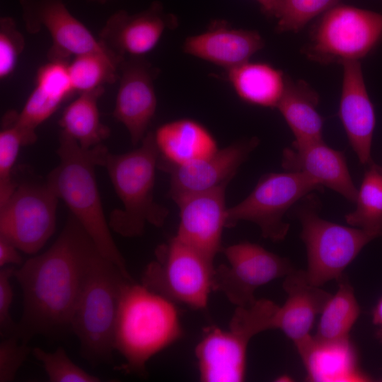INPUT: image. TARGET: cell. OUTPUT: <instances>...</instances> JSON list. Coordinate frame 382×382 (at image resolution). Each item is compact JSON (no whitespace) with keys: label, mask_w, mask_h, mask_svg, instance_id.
<instances>
[{"label":"cell","mask_w":382,"mask_h":382,"mask_svg":"<svg viewBox=\"0 0 382 382\" xmlns=\"http://www.w3.org/2000/svg\"><path fill=\"white\" fill-rule=\"evenodd\" d=\"M100 253L70 214L49 249L14 270L23 297V314L14 335L28 343L34 336L58 335L70 328L91 266Z\"/></svg>","instance_id":"obj_1"},{"label":"cell","mask_w":382,"mask_h":382,"mask_svg":"<svg viewBox=\"0 0 382 382\" xmlns=\"http://www.w3.org/2000/svg\"><path fill=\"white\" fill-rule=\"evenodd\" d=\"M107 151L103 144L83 149L61 131L57 151L59 164L48 174L47 183L67 205L101 253L132 278L110 233L96 181V168L102 166Z\"/></svg>","instance_id":"obj_2"},{"label":"cell","mask_w":382,"mask_h":382,"mask_svg":"<svg viewBox=\"0 0 382 382\" xmlns=\"http://www.w3.org/2000/svg\"><path fill=\"white\" fill-rule=\"evenodd\" d=\"M182 335L175 303L142 284L128 282L122 289L114 332V348L125 359L127 372L144 373L156 354Z\"/></svg>","instance_id":"obj_3"},{"label":"cell","mask_w":382,"mask_h":382,"mask_svg":"<svg viewBox=\"0 0 382 382\" xmlns=\"http://www.w3.org/2000/svg\"><path fill=\"white\" fill-rule=\"evenodd\" d=\"M158 159L153 132H148L133 151L121 154L108 151L105 155L101 166L106 168L122 204V209L111 212L108 224L122 236H140L146 224L160 227L168 215V209L154 198Z\"/></svg>","instance_id":"obj_4"},{"label":"cell","mask_w":382,"mask_h":382,"mask_svg":"<svg viewBox=\"0 0 382 382\" xmlns=\"http://www.w3.org/2000/svg\"><path fill=\"white\" fill-rule=\"evenodd\" d=\"M128 282L134 279L103 254L97 256L70 325L79 340L81 355L92 365L111 362L120 296Z\"/></svg>","instance_id":"obj_5"},{"label":"cell","mask_w":382,"mask_h":382,"mask_svg":"<svg viewBox=\"0 0 382 382\" xmlns=\"http://www.w3.org/2000/svg\"><path fill=\"white\" fill-rule=\"evenodd\" d=\"M279 306L262 299L236 306L228 329L207 328L195 347L199 379L203 382H241L245 376L250 340L274 329Z\"/></svg>","instance_id":"obj_6"},{"label":"cell","mask_w":382,"mask_h":382,"mask_svg":"<svg viewBox=\"0 0 382 382\" xmlns=\"http://www.w3.org/2000/svg\"><path fill=\"white\" fill-rule=\"evenodd\" d=\"M381 39V13L338 4L313 25L303 53L320 64H342L360 61Z\"/></svg>","instance_id":"obj_7"},{"label":"cell","mask_w":382,"mask_h":382,"mask_svg":"<svg viewBox=\"0 0 382 382\" xmlns=\"http://www.w3.org/2000/svg\"><path fill=\"white\" fill-rule=\"evenodd\" d=\"M214 270L213 260L174 236L157 247L141 284L174 303L202 310L213 291Z\"/></svg>","instance_id":"obj_8"},{"label":"cell","mask_w":382,"mask_h":382,"mask_svg":"<svg viewBox=\"0 0 382 382\" xmlns=\"http://www.w3.org/2000/svg\"><path fill=\"white\" fill-rule=\"evenodd\" d=\"M302 230L301 238L307 252L308 281L321 286L344 276V271L363 248L380 236L361 228L337 224L319 216L311 205L297 212Z\"/></svg>","instance_id":"obj_9"},{"label":"cell","mask_w":382,"mask_h":382,"mask_svg":"<svg viewBox=\"0 0 382 382\" xmlns=\"http://www.w3.org/2000/svg\"><path fill=\"white\" fill-rule=\"evenodd\" d=\"M313 178L300 172L271 173L263 175L253 191L243 201L228 207L226 228L241 221L255 224L265 238L274 242L286 236L289 224L286 212L311 192L320 188Z\"/></svg>","instance_id":"obj_10"},{"label":"cell","mask_w":382,"mask_h":382,"mask_svg":"<svg viewBox=\"0 0 382 382\" xmlns=\"http://www.w3.org/2000/svg\"><path fill=\"white\" fill-rule=\"evenodd\" d=\"M58 199L47 181L16 183L0 204V236L21 251L35 254L55 231Z\"/></svg>","instance_id":"obj_11"},{"label":"cell","mask_w":382,"mask_h":382,"mask_svg":"<svg viewBox=\"0 0 382 382\" xmlns=\"http://www.w3.org/2000/svg\"><path fill=\"white\" fill-rule=\"evenodd\" d=\"M222 251L228 265L215 268L213 291H221L236 306L253 303L259 287L284 277L294 268L286 258L248 241L229 245Z\"/></svg>","instance_id":"obj_12"},{"label":"cell","mask_w":382,"mask_h":382,"mask_svg":"<svg viewBox=\"0 0 382 382\" xmlns=\"http://www.w3.org/2000/svg\"><path fill=\"white\" fill-rule=\"evenodd\" d=\"M27 31L45 28L52 38L49 61H69L71 57L99 52L120 57L96 39L89 29L69 11L63 0H20Z\"/></svg>","instance_id":"obj_13"},{"label":"cell","mask_w":382,"mask_h":382,"mask_svg":"<svg viewBox=\"0 0 382 382\" xmlns=\"http://www.w3.org/2000/svg\"><path fill=\"white\" fill-rule=\"evenodd\" d=\"M178 19L159 1L135 13L120 10L112 14L99 33V40L120 57H144L158 45L166 30L178 26Z\"/></svg>","instance_id":"obj_14"},{"label":"cell","mask_w":382,"mask_h":382,"mask_svg":"<svg viewBox=\"0 0 382 382\" xmlns=\"http://www.w3.org/2000/svg\"><path fill=\"white\" fill-rule=\"evenodd\" d=\"M158 73L144 57L125 58L120 64L113 116L127 129L134 145L141 142L156 112L154 81Z\"/></svg>","instance_id":"obj_15"},{"label":"cell","mask_w":382,"mask_h":382,"mask_svg":"<svg viewBox=\"0 0 382 382\" xmlns=\"http://www.w3.org/2000/svg\"><path fill=\"white\" fill-rule=\"evenodd\" d=\"M228 185L173 199L178 207L180 217L175 238L213 260L223 249L221 237L226 228L225 194Z\"/></svg>","instance_id":"obj_16"},{"label":"cell","mask_w":382,"mask_h":382,"mask_svg":"<svg viewBox=\"0 0 382 382\" xmlns=\"http://www.w3.org/2000/svg\"><path fill=\"white\" fill-rule=\"evenodd\" d=\"M258 143L255 137L240 140L203 159L182 166H159L170 175L169 196L173 199L229 183Z\"/></svg>","instance_id":"obj_17"},{"label":"cell","mask_w":382,"mask_h":382,"mask_svg":"<svg viewBox=\"0 0 382 382\" xmlns=\"http://www.w3.org/2000/svg\"><path fill=\"white\" fill-rule=\"evenodd\" d=\"M338 115L361 163H373L371 151L376 116L365 86L360 61L344 62Z\"/></svg>","instance_id":"obj_18"},{"label":"cell","mask_w":382,"mask_h":382,"mask_svg":"<svg viewBox=\"0 0 382 382\" xmlns=\"http://www.w3.org/2000/svg\"><path fill=\"white\" fill-rule=\"evenodd\" d=\"M264 45L258 32L234 28L225 21L216 20L206 30L187 37L183 50L228 71L250 61Z\"/></svg>","instance_id":"obj_19"},{"label":"cell","mask_w":382,"mask_h":382,"mask_svg":"<svg viewBox=\"0 0 382 382\" xmlns=\"http://www.w3.org/2000/svg\"><path fill=\"white\" fill-rule=\"evenodd\" d=\"M282 166L289 172H300L313 178L320 186L338 192L355 202L358 190L349 173L345 156L323 140L296 142L284 149Z\"/></svg>","instance_id":"obj_20"},{"label":"cell","mask_w":382,"mask_h":382,"mask_svg":"<svg viewBox=\"0 0 382 382\" xmlns=\"http://www.w3.org/2000/svg\"><path fill=\"white\" fill-rule=\"evenodd\" d=\"M282 286L286 299L279 306L274 329L282 330L296 347L311 336L316 318L332 294L311 283L306 271L295 268L284 277Z\"/></svg>","instance_id":"obj_21"},{"label":"cell","mask_w":382,"mask_h":382,"mask_svg":"<svg viewBox=\"0 0 382 382\" xmlns=\"http://www.w3.org/2000/svg\"><path fill=\"white\" fill-rule=\"evenodd\" d=\"M296 347L309 381L352 382L371 379L361 369L357 352L349 337L324 341L311 335Z\"/></svg>","instance_id":"obj_22"},{"label":"cell","mask_w":382,"mask_h":382,"mask_svg":"<svg viewBox=\"0 0 382 382\" xmlns=\"http://www.w3.org/2000/svg\"><path fill=\"white\" fill-rule=\"evenodd\" d=\"M161 166H182L214 154L219 149L209 131L189 118L161 125L154 132Z\"/></svg>","instance_id":"obj_23"},{"label":"cell","mask_w":382,"mask_h":382,"mask_svg":"<svg viewBox=\"0 0 382 382\" xmlns=\"http://www.w3.org/2000/svg\"><path fill=\"white\" fill-rule=\"evenodd\" d=\"M318 93L306 81L286 77L277 108L294 136V141L323 140V119L317 110Z\"/></svg>","instance_id":"obj_24"},{"label":"cell","mask_w":382,"mask_h":382,"mask_svg":"<svg viewBox=\"0 0 382 382\" xmlns=\"http://www.w3.org/2000/svg\"><path fill=\"white\" fill-rule=\"evenodd\" d=\"M284 73L264 62H246L227 71V79L244 102L276 108L284 91Z\"/></svg>","instance_id":"obj_25"},{"label":"cell","mask_w":382,"mask_h":382,"mask_svg":"<svg viewBox=\"0 0 382 382\" xmlns=\"http://www.w3.org/2000/svg\"><path fill=\"white\" fill-rule=\"evenodd\" d=\"M104 91V87H100L79 93L64 109L59 120L61 131L83 149L101 144L110 135V129L100 120L98 107Z\"/></svg>","instance_id":"obj_26"},{"label":"cell","mask_w":382,"mask_h":382,"mask_svg":"<svg viewBox=\"0 0 382 382\" xmlns=\"http://www.w3.org/2000/svg\"><path fill=\"white\" fill-rule=\"evenodd\" d=\"M336 293L323 308L314 337L320 340L333 341L349 337V332L360 315V306L353 287L345 278L339 280Z\"/></svg>","instance_id":"obj_27"},{"label":"cell","mask_w":382,"mask_h":382,"mask_svg":"<svg viewBox=\"0 0 382 382\" xmlns=\"http://www.w3.org/2000/svg\"><path fill=\"white\" fill-rule=\"evenodd\" d=\"M357 192L356 209L345 216L351 226L382 235V168L369 165Z\"/></svg>","instance_id":"obj_28"},{"label":"cell","mask_w":382,"mask_h":382,"mask_svg":"<svg viewBox=\"0 0 382 382\" xmlns=\"http://www.w3.org/2000/svg\"><path fill=\"white\" fill-rule=\"evenodd\" d=\"M123 59L99 52L74 57L68 71L74 92H88L116 82Z\"/></svg>","instance_id":"obj_29"},{"label":"cell","mask_w":382,"mask_h":382,"mask_svg":"<svg viewBox=\"0 0 382 382\" xmlns=\"http://www.w3.org/2000/svg\"><path fill=\"white\" fill-rule=\"evenodd\" d=\"M14 110L4 116L0 132V204L11 195L16 186L12 170L22 146L37 140L36 132L21 127L16 121Z\"/></svg>","instance_id":"obj_30"},{"label":"cell","mask_w":382,"mask_h":382,"mask_svg":"<svg viewBox=\"0 0 382 382\" xmlns=\"http://www.w3.org/2000/svg\"><path fill=\"white\" fill-rule=\"evenodd\" d=\"M35 87L16 114L17 122L23 128L35 132L70 95L59 86L45 80L36 79Z\"/></svg>","instance_id":"obj_31"},{"label":"cell","mask_w":382,"mask_h":382,"mask_svg":"<svg viewBox=\"0 0 382 382\" xmlns=\"http://www.w3.org/2000/svg\"><path fill=\"white\" fill-rule=\"evenodd\" d=\"M340 0H277L273 17L277 33H296L311 20L340 4Z\"/></svg>","instance_id":"obj_32"},{"label":"cell","mask_w":382,"mask_h":382,"mask_svg":"<svg viewBox=\"0 0 382 382\" xmlns=\"http://www.w3.org/2000/svg\"><path fill=\"white\" fill-rule=\"evenodd\" d=\"M32 353L43 365L50 382L101 381L100 378L75 364L62 347H59L54 352H47L40 347H35Z\"/></svg>","instance_id":"obj_33"},{"label":"cell","mask_w":382,"mask_h":382,"mask_svg":"<svg viewBox=\"0 0 382 382\" xmlns=\"http://www.w3.org/2000/svg\"><path fill=\"white\" fill-rule=\"evenodd\" d=\"M25 40L16 23L10 16L0 18V79L14 71L18 58L25 49Z\"/></svg>","instance_id":"obj_34"},{"label":"cell","mask_w":382,"mask_h":382,"mask_svg":"<svg viewBox=\"0 0 382 382\" xmlns=\"http://www.w3.org/2000/svg\"><path fill=\"white\" fill-rule=\"evenodd\" d=\"M28 343L16 335L1 337L0 342V382H10L25 361L32 349Z\"/></svg>","instance_id":"obj_35"},{"label":"cell","mask_w":382,"mask_h":382,"mask_svg":"<svg viewBox=\"0 0 382 382\" xmlns=\"http://www.w3.org/2000/svg\"><path fill=\"white\" fill-rule=\"evenodd\" d=\"M16 268L13 266L1 267L0 270V334L1 337L13 335L16 332L17 323L12 320L10 311L13 301V289L11 279Z\"/></svg>","instance_id":"obj_36"},{"label":"cell","mask_w":382,"mask_h":382,"mask_svg":"<svg viewBox=\"0 0 382 382\" xmlns=\"http://www.w3.org/2000/svg\"><path fill=\"white\" fill-rule=\"evenodd\" d=\"M18 248L6 238L0 236V267L22 263Z\"/></svg>","instance_id":"obj_37"},{"label":"cell","mask_w":382,"mask_h":382,"mask_svg":"<svg viewBox=\"0 0 382 382\" xmlns=\"http://www.w3.org/2000/svg\"><path fill=\"white\" fill-rule=\"evenodd\" d=\"M372 319L374 324L382 331V296L374 308Z\"/></svg>","instance_id":"obj_38"},{"label":"cell","mask_w":382,"mask_h":382,"mask_svg":"<svg viewBox=\"0 0 382 382\" xmlns=\"http://www.w3.org/2000/svg\"><path fill=\"white\" fill-rule=\"evenodd\" d=\"M260 6L262 12L270 16L273 17L274 11L277 0H255Z\"/></svg>","instance_id":"obj_39"},{"label":"cell","mask_w":382,"mask_h":382,"mask_svg":"<svg viewBox=\"0 0 382 382\" xmlns=\"http://www.w3.org/2000/svg\"><path fill=\"white\" fill-rule=\"evenodd\" d=\"M90 1H92V2H94V3H98V4H105L110 1H113V0H89Z\"/></svg>","instance_id":"obj_40"},{"label":"cell","mask_w":382,"mask_h":382,"mask_svg":"<svg viewBox=\"0 0 382 382\" xmlns=\"http://www.w3.org/2000/svg\"><path fill=\"white\" fill-rule=\"evenodd\" d=\"M382 381V380H381Z\"/></svg>","instance_id":"obj_41"}]
</instances>
